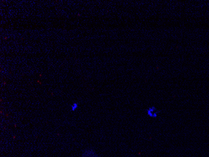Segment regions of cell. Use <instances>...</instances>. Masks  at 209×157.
<instances>
[{
	"mask_svg": "<svg viewBox=\"0 0 209 157\" xmlns=\"http://www.w3.org/2000/svg\"><path fill=\"white\" fill-rule=\"evenodd\" d=\"M78 107V104L77 103H76V102H74V103L71 105V111H76V110L77 109Z\"/></svg>",
	"mask_w": 209,
	"mask_h": 157,
	"instance_id": "3",
	"label": "cell"
},
{
	"mask_svg": "<svg viewBox=\"0 0 209 157\" xmlns=\"http://www.w3.org/2000/svg\"><path fill=\"white\" fill-rule=\"evenodd\" d=\"M147 114L149 116H150L152 117H157V116L158 114V111H157V110L155 107H149L148 109Z\"/></svg>",
	"mask_w": 209,
	"mask_h": 157,
	"instance_id": "1",
	"label": "cell"
},
{
	"mask_svg": "<svg viewBox=\"0 0 209 157\" xmlns=\"http://www.w3.org/2000/svg\"><path fill=\"white\" fill-rule=\"evenodd\" d=\"M82 157H97L95 151L92 150H87L83 152Z\"/></svg>",
	"mask_w": 209,
	"mask_h": 157,
	"instance_id": "2",
	"label": "cell"
}]
</instances>
